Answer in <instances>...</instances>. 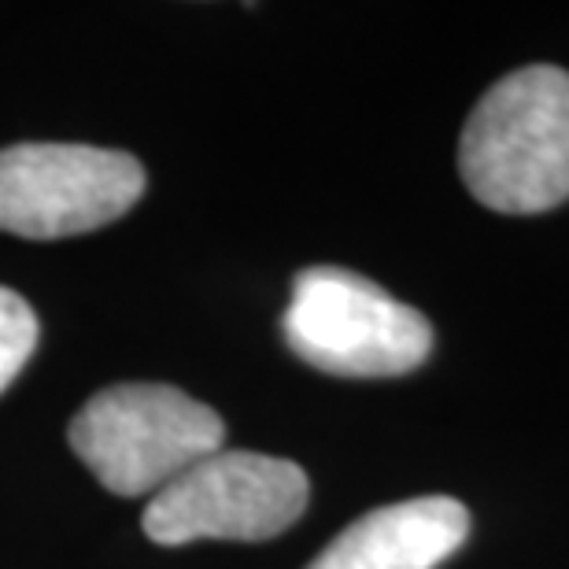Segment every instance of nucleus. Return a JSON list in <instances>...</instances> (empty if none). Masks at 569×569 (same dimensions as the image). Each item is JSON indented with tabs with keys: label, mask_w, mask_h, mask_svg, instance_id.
I'll list each match as a JSON object with an SVG mask.
<instances>
[{
	"label": "nucleus",
	"mask_w": 569,
	"mask_h": 569,
	"mask_svg": "<svg viewBox=\"0 0 569 569\" xmlns=\"http://www.w3.org/2000/svg\"><path fill=\"white\" fill-rule=\"evenodd\" d=\"M284 345L337 378H403L432 351L429 318L345 267H307L281 318Z\"/></svg>",
	"instance_id": "obj_3"
},
{
	"label": "nucleus",
	"mask_w": 569,
	"mask_h": 569,
	"mask_svg": "<svg viewBox=\"0 0 569 569\" xmlns=\"http://www.w3.org/2000/svg\"><path fill=\"white\" fill-rule=\"evenodd\" d=\"M38 348V315L16 289L0 284V392L19 378Z\"/></svg>",
	"instance_id": "obj_7"
},
{
	"label": "nucleus",
	"mask_w": 569,
	"mask_h": 569,
	"mask_svg": "<svg viewBox=\"0 0 569 569\" xmlns=\"http://www.w3.org/2000/svg\"><path fill=\"white\" fill-rule=\"evenodd\" d=\"M67 440L116 496H156L189 466L222 451L226 426L174 385H111L74 415Z\"/></svg>",
	"instance_id": "obj_2"
},
{
	"label": "nucleus",
	"mask_w": 569,
	"mask_h": 569,
	"mask_svg": "<svg viewBox=\"0 0 569 569\" xmlns=\"http://www.w3.org/2000/svg\"><path fill=\"white\" fill-rule=\"evenodd\" d=\"M470 537V510L451 496L378 507L329 540L307 569H437Z\"/></svg>",
	"instance_id": "obj_6"
},
{
	"label": "nucleus",
	"mask_w": 569,
	"mask_h": 569,
	"mask_svg": "<svg viewBox=\"0 0 569 569\" xmlns=\"http://www.w3.org/2000/svg\"><path fill=\"white\" fill-rule=\"evenodd\" d=\"M144 167L130 152L33 141L0 152V230L56 241L122 219L144 192Z\"/></svg>",
	"instance_id": "obj_5"
},
{
	"label": "nucleus",
	"mask_w": 569,
	"mask_h": 569,
	"mask_svg": "<svg viewBox=\"0 0 569 569\" xmlns=\"http://www.w3.org/2000/svg\"><path fill=\"white\" fill-rule=\"evenodd\" d=\"M470 197L499 214H540L569 200V71L521 67L477 100L459 141Z\"/></svg>",
	"instance_id": "obj_1"
},
{
	"label": "nucleus",
	"mask_w": 569,
	"mask_h": 569,
	"mask_svg": "<svg viewBox=\"0 0 569 569\" xmlns=\"http://www.w3.org/2000/svg\"><path fill=\"white\" fill-rule=\"evenodd\" d=\"M307 473L259 451H214L148 499L141 529L159 548L192 540H274L307 510Z\"/></svg>",
	"instance_id": "obj_4"
}]
</instances>
